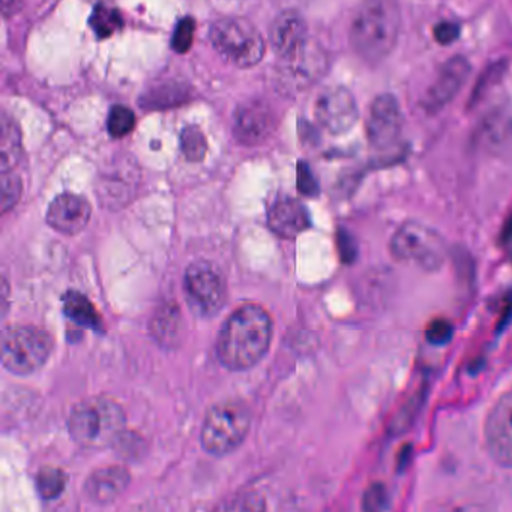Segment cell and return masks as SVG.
I'll use <instances>...</instances> for the list:
<instances>
[{"label":"cell","instance_id":"7a4b0ae2","mask_svg":"<svg viewBox=\"0 0 512 512\" xmlns=\"http://www.w3.org/2000/svg\"><path fill=\"white\" fill-rule=\"evenodd\" d=\"M400 28L395 0H364L350 23V46L365 64H380L394 52Z\"/></svg>","mask_w":512,"mask_h":512},{"label":"cell","instance_id":"52a82bcc","mask_svg":"<svg viewBox=\"0 0 512 512\" xmlns=\"http://www.w3.org/2000/svg\"><path fill=\"white\" fill-rule=\"evenodd\" d=\"M391 253L400 262L410 263L425 271H437L446 262L448 247L436 230L409 221L392 236Z\"/></svg>","mask_w":512,"mask_h":512},{"label":"cell","instance_id":"6da1fadb","mask_svg":"<svg viewBox=\"0 0 512 512\" xmlns=\"http://www.w3.org/2000/svg\"><path fill=\"white\" fill-rule=\"evenodd\" d=\"M271 340L272 319L268 311L256 304L242 305L221 326L218 359L229 370H250L265 358Z\"/></svg>","mask_w":512,"mask_h":512},{"label":"cell","instance_id":"ac0fdd59","mask_svg":"<svg viewBox=\"0 0 512 512\" xmlns=\"http://www.w3.org/2000/svg\"><path fill=\"white\" fill-rule=\"evenodd\" d=\"M130 472L125 467L110 466L95 470L85 482V494L91 502L107 505L115 502L130 484Z\"/></svg>","mask_w":512,"mask_h":512},{"label":"cell","instance_id":"484cf974","mask_svg":"<svg viewBox=\"0 0 512 512\" xmlns=\"http://www.w3.org/2000/svg\"><path fill=\"white\" fill-rule=\"evenodd\" d=\"M181 151L188 161L199 163L206 157L208 142L205 134L196 125H188L181 133Z\"/></svg>","mask_w":512,"mask_h":512},{"label":"cell","instance_id":"d6986e66","mask_svg":"<svg viewBox=\"0 0 512 512\" xmlns=\"http://www.w3.org/2000/svg\"><path fill=\"white\" fill-rule=\"evenodd\" d=\"M269 229L281 238L295 239L310 229L311 218L307 208L295 199L275 202L268 214Z\"/></svg>","mask_w":512,"mask_h":512},{"label":"cell","instance_id":"8992f818","mask_svg":"<svg viewBox=\"0 0 512 512\" xmlns=\"http://www.w3.org/2000/svg\"><path fill=\"white\" fill-rule=\"evenodd\" d=\"M212 46L230 64L239 68H251L262 61L265 41L256 26L244 19L218 20L209 32Z\"/></svg>","mask_w":512,"mask_h":512},{"label":"cell","instance_id":"7c38bea8","mask_svg":"<svg viewBox=\"0 0 512 512\" xmlns=\"http://www.w3.org/2000/svg\"><path fill=\"white\" fill-rule=\"evenodd\" d=\"M403 131V113L397 98L382 94L374 98L368 112L367 137L371 146L388 149L400 139Z\"/></svg>","mask_w":512,"mask_h":512},{"label":"cell","instance_id":"cb8c5ba5","mask_svg":"<svg viewBox=\"0 0 512 512\" xmlns=\"http://www.w3.org/2000/svg\"><path fill=\"white\" fill-rule=\"evenodd\" d=\"M188 94L185 86L175 85V83H166V85L155 86L145 98V104L157 109H166V107H175L188 100Z\"/></svg>","mask_w":512,"mask_h":512},{"label":"cell","instance_id":"83f0119b","mask_svg":"<svg viewBox=\"0 0 512 512\" xmlns=\"http://www.w3.org/2000/svg\"><path fill=\"white\" fill-rule=\"evenodd\" d=\"M0 188H2V212L7 214L10 209L19 203L20 197L23 193L22 178L13 170L10 172H2V181H0Z\"/></svg>","mask_w":512,"mask_h":512},{"label":"cell","instance_id":"f1b7e54d","mask_svg":"<svg viewBox=\"0 0 512 512\" xmlns=\"http://www.w3.org/2000/svg\"><path fill=\"white\" fill-rule=\"evenodd\" d=\"M505 71V62H496V64L490 65V67L482 73V76L479 77L478 83H476L475 89H473L472 97H470V106L478 103V101L484 97L485 92L493 88V85H496V83L502 79Z\"/></svg>","mask_w":512,"mask_h":512},{"label":"cell","instance_id":"277c9868","mask_svg":"<svg viewBox=\"0 0 512 512\" xmlns=\"http://www.w3.org/2000/svg\"><path fill=\"white\" fill-rule=\"evenodd\" d=\"M251 427V410L244 401L224 400L208 410L202 445L209 454L227 455L239 448Z\"/></svg>","mask_w":512,"mask_h":512},{"label":"cell","instance_id":"30bf717a","mask_svg":"<svg viewBox=\"0 0 512 512\" xmlns=\"http://www.w3.org/2000/svg\"><path fill=\"white\" fill-rule=\"evenodd\" d=\"M314 115L328 133L338 136L355 127L359 119L358 104L352 92L343 86H332L320 92L314 104Z\"/></svg>","mask_w":512,"mask_h":512},{"label":"cell","instance_id":"ba28073f","mask_svg":"<svg viewBox=\"0 0 512 512\" xmlns=\"http://www.w3.org/2000/svg\"><path fill=\"white\" fill-rule=\"evenodd\" d=\"M184 283L188 305L197 316H215L226 304V278L214 263L200 260L188 266Z\"/></svg>","mask_w":512,"mask_h":512},{"label":"cell","instance_id":"f546056e","mask_svg":"<svg viewBox=\"0 0 512 512\" xmlns=\"http://www.w3.org/2000/svg\"><path fill=\"white\" fill-rule=\"evenodd\" d=\"M194 32H196V22L191 17H184L179 20L175 32H173L172 47L176 53H187L193 46Z\"/></svg>","mask_w":512,"mask_h":512},{"label":"cell","instance_id":"9c48e42d","mask_svg":"<svg viewBox=\"0 0 512 512\" xmlns=\"http://www.w3.org/2000/svg\"><path fill=\"white\" fill-rule=\"evenodd\" d=\"M328 59L314 43H308L301 52L289 59H281L277 68L278 89L284 94H298L310 88L325 74Z\"/></svg>","mask_w":512,"mask_h":512},{"label":"cell","instance_id":"1f68e13d","mask_svg":"<svg viewBox=\"0 0 512 512\" xmlns=\"http://www.w3.org/2000/svg\"><path fill=\"white\" fill-rule=\"evenodd\" d=\"M298 190L307 197H316L320 191L316 176L311 172L310 166L302 161L298 163Z\"/></svg>","mask_w":512,"mask_h":512},{"label":"cell","instance_id":"9a60e30c","mask_svg":"<svg viewBox=\"0 0 512 512\" xmlns=\"http://www.w3.org/2000/svg\"><path fill=\"white\" fill-rule=\"evenodd\" d=\"M91 215V203L85 197L64 193L50 203L47 224L62 235L76 236L86 229Z\"/></svg>","mask_w":512,"mask_h":512},{"label":"cell","instance_id":"e0dca14e","mask_svg":"<svg viewBox=\"0 0 512 512\" xmlns=\"http://www.w3.org/2000/svg\"><path fill=\"white\" fill-rule=\"evenodd\" d=\"M137 167L133 160L121 158L106 170L100 181L104 202L122 205L133 196L137 185Z\"/></svg>","mask_w":512,"mask_h":512},{"label":"cell","instance_id":"d6a6232c","mask_svg":"<svg viewBox=\"0 0 512 512\" xmlns=\"http://www.w3.org/2000/svg\"><path fill=\"white\" fill-rule=\"evenodd\" d=\"M364 509L382 511L388 508V491L382 484L371 485L364 496Z\"/></svg>","mask_w":512,"mask_h":512},{"label":"cell","instance_id":"7402d4cb","mask_svg":"<svg viewBox=\"0 0 512 512\" xmlns=\"http://www.w3.org/2000/svg\"><path fill=\"white\" fill-rule=\"evenodd\" d=\"M89 25L100 40H106L124 28V17H122L121 11L100 2L92 11Z\"/></svg>","mask_w":512,"mask_h":512},{"label":"cell","instance_id":"44dd1931","mask_svg":"<svg viewBox=\"0 0 512 512\" xmlns=\"http://www.w3.org/2000/svg\"><path fill=\"white\" fill-rule=\"evenodd\" d=\"M22 152V134L16 122L7 115L2 119V140H0V169L10 172L14 169Z\"/></svg>","mask_w":512,"mask_h":512},{"label":"cell","instance_id":"3957f363","mask_svg":"<svg viewBox=\"0 0 512 512\" xmlns=\"http://www.w3.org/2000/svg\"><path fill=\"white\" fill-rule=\"evenodd\" d=\"M125 413L116 401L92 397L80 401L71 410L68 430L77 445L101 449L121 440L125 428Z\"/></svg>","mask_w":512,"mask_h":512},{"label":"cell","instance_id":"5b68a950","mask_svg":"<svg viewBox=\"0 0 512 512\" xmlns=\"http://www.w3.org/2000/svg\"><path fill=\"white\" fill-rule=\"evenodd\" d=\"M55 341L44 329L11 325L2 332V364L10 373L28 376L46 365Z\"/></svg>","mask_w":512,"mask_h":512},{"label":"cell","instance_id":"2e32d148","mask_svg":"<svg viewBox=\"0 0 512 512\" xmlns=\"http://www.w3.org/2000/svg\"><path fill=\"white\" fill-rule=\"evenodd\" d=\"M272 49L278 58L289 59L301 52L308 40V28L304 17L298 11H284L274 20L269 32Z\"/></svg>","mask_w":512,"mask_h":512},{"label":"cell","instance_id":"d4e9b609","mask_svg":"<svg viewBox=\"0 0 512 512\" xmlns=\"http://www.w3.org/2000/svg\"><path fill=\"white\" fill-rule=\"evenodd\" d=\"M181 316L176 307H166L155 316L154 331L155 338L160 343H173L178 340L179 331H181Z\"/></svg>","mask_w":512,"mask_h":512},{"label":"cell","instance_id":"4dcf8cb0","mask_svg":"<svg viewBox=\"0 0 512 512\" xmlns=\"http://www.w3.org/2000/svg\"><path fill=\"white\" fill-rule=\"evenodd\" d=\"M452 325L445 319L433 320L425 329V338L434 346H443L452 338Z\"/></svg>","mask_w":512,"mask_h":512},{"label":"cell","instance_id":"4fadbf2b","mask_svg":"<svg viewBox=\"0 0 512 512\" xmlns=\"http://www.w3.org/2000/svg\"><path fill=\"white\" fill-rule=\"evenodd\" d=\"M470 76V64L463 56H454L440 67L434 82L422 98V109L427 113H437L448 106L463 88Z\"/></svg>","mask_w":512,"mask_h":512},{"label":"cell","instance_id":"8d00e7d4","mask_svg":"<svg viewBox=\"0 0 512 512\" xmlns=\"http://www.w3.org/2000/svg\"><path fill=\"white\" fill-rule=\"evenodd\" d=\"M89 2H97V4H100V2H104V0H89Z\"/></svg>","mask_w":512,"mask_h":512},{"label":"cell","instance_id":"e575fe53","mask_svg":"<svg viewBox=\"0 0 512 512\" xmlns=\"http://www.w3.org/2000/svg\"><path fill=\"white\" fill-rule=\"evenodd\" d=\"M338 250H340L343 262H352L356 257L355 241L346 230H340V233H338Z\"/></svg>","mask_w":512,"mask_h":512},{"label":"cell","instance_id":"d590c367","mask_svg":"<svg viewBox=\"0 0 512 512\" xmlns=\"http://www.w3.org/2000/svg\"><path fill=\"white\" fill-rule=\"evenodd\" d=\"M0 7H2L4 17L13 16L20 8V0H0Z\"/></svg>","mask_w":512,"mask_h":512},{"label":"cell","instance_id":"5bb4252c","mask_svg":"<svg viewBox=\"0 0 512 512\" xmlns=\"http://www.w3.org/2000/svg\"><path fill=\"white\" fill-rule=\"evenodd\" d=\"M275 119L271 107L262 100H250L241 104L233 116V133L245 146L262 145L274 133Z\"/></svg>","mask_w":512,"mask_h":512},{"label":"cell","instance_id":"603a6c76","mask_svg":"<svg viewBox=\"0 0 512 512\" xmlns=\"http://www.w3.org/2000/svg\"><path fill=\"white\" fill-rule=\"evenodd\" d=\"M67 487V475L64 470L55 466H46L38 472L37 490L43 499L55 500Z\"/></svg>","mask_w":512,"mask_h":512},{"label":"cell","instance_id":"4316f807","mask_svg":"<svg viewBox=\"0 0 512 512\" xmlns=\"http://www.w3.org/2000/svg\"><path fill=\"white\" fill-rule=\"evenodd\" d=\"M136 127V115L133 110L125 106H115L110 110L107 118V130L113 139H122L128 136Z\"/></svg>","mask_w":512,"mask_h":512},{"label":"cell","instance_id":"8fae6325","mask_svg":"<svg viewBox=\"0 0 512 512\" xmlns=\"http://www.w3.org/2000/svg\"><path fill=\"white\" fill-rule=\"evenodd\" d=\"M485 445L499 466L512 469V391L494 403L485 419Z\"/></svg>","mask_w":512,"mask_h":512},{"label":"cell","instance_id":"ffe728a7","mask_svg":"<svg viewBox=\"0 0 512 512\" xmlns=\"http://www.w3.org/2000/svg\"><path fill=\"white\" fill-rule=\"evenodd\" d=\"M62 307H64L65 316L77 325L85 326L94 332L106 331V326H104L97 308L83 293L76 292V290L65 293L62 296Z\"/></svg>","mask_w":512,"mask_h":512},{"label":"cell","instance_id":"836d02e7","mask_svg":"<svg viewBox=\"0 0 512 512\" xmlns=\"http://www.w3.org/2000/svg\"><path fill=\"white\" fill-rule=\"evenodd\" d=\"M460 26L457 23L442 22L439 25L434 26L433 35L434 40L440 44V46H449V44L455 43L460 37Z\"/></svg>","mask_w":512,"mask_h":512}]
</instances>
